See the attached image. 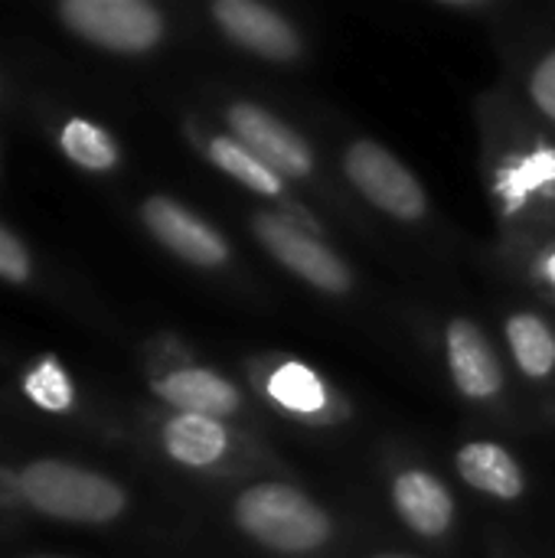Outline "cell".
Instances as JSON below:
<instances>
[{
	"mask_svg": "<svg viewBox=\"0 0 555 558\" xmlns=\"http://www.w3.org/2000/svg\"><path fill=\"white\" fill-rule=\"evenodd\" d=\"M59 144L65 150V157L85 170H95V173H105L118 163V144L114 137L95 124V121H85V118H72L65 121L62 134H59Z\"/></svg>",
	"mask_w": 555,
	"mask_h": 558,
	"instance_id": "ac0fdd59",
	"label": "cell"
},
{
	"mask_svg": "<svg viewBox=\"0 0 555 558\" xmlns=\"http://www.w3.org/2000/svg\"><path fill=\"white\" fill-rule=\"evenodd\" d=\"M252 239L272 255L291 278L307 284L311 291L324 298H347L357 288L350 262L324 239V232H314L281 213L255 209L249 216Z\"/></svg>",
	"mask_w": 555,
	"mask_h": 558,
	"instance_id": "3957f363",
	"label": "cell"
},
{
	"mask_svg": "<svg viewBox=\"0 0 555 558\" xmlns=\"http://www.w3.org/2000/svg\"><path fill=\"white\" fill-rule=\"evenodd\" d=\"M20 494L33 510L69 523H111L128 507L114 481L65 461L29 464L20 474Z\"/></svg>",
	"mask_w": 555,
	"mask_h": 558,
	"instance_id": "277c9868",
	"label": "cell"
},
{
	"mask_svg": "<svg viewBox=\"0 0 555 558\" xmlns=\"http://www.w3.org/2000/svg\"><path fill=\"white\" fill-rule=\"evenodd\" d=\"M438 7L448 10V13H461V16H474V13H491L494 10V3H487V0H438Z\"/></svg>",
	"mask_w": 555,
	"mask_h": 558,
	"instance_id": "603a6c76",
	"label": "cell"
},
{
	"mask_svg": "<svg viewBox=\"0 0 555 558\" xmlns=\"http://www.w3.org/2000/svg\"><path fill=\"white\" fill-rule=\"evenodd\" d=\"M442 360L455 392L478 405L491 409L507 396V366L491 340V333L464 314H455L442 324Z\"/></svg>",
	"mask_w": 555,
	"mask_h": 558,
	"instance_id": "52a82bcc",
	"label": "cell"
},
{
	"mask_svg": "<svg viewBox=\"0 0 555 558\" xmlns=\"http://www.w3.org/2000/svg\"><path fill=\"white\" fill-rule=\"evenodd\" d=\"M141 219L147 232L177 258L196 268H229L232 265V245L229 239L209 226L203 216H196L190 206L170 199V196H150L141 206Z\"/></svg>",
	"mask_w": 555,
	"mask_h": 558,
	"instance_id": "4fadbf2b",
	"label": "cell"
},
{
	"mask_svg": "<svg viewBox=\"0 0 555 558\" xmlns=\"http://www.w3.org/2000/svg\"><path fill=\"white\" fill-rule=\"evenodd\" d=\"M504 347L533 389L555 386V324L536 307H514L504 317Z\"/></svg>",
	"mask_w": 555,
	"mask_h": 558,
	"instance_id": "e0dca14e",
	"label": "cell"
},
{
	"mask_svg": "<svg viewBox=\"0 0 555 558\" xmlns=\"http://www.w3.org/2000/svg\"><path fill=\"white\" fill-rule=\"evenodd\" d=\"M370 558H422V556H409V553H376Z\"/></svg>",
	"mask_w": 555,
	"mask_h": 558,
	"instance_id": "cb8c5ba5",
	"label": "cell"
},
{
	"mask_svg": "<svg viewBox=\"0 0 555 558\" xmlns=\"http://www.w3.org/2000/svg\"><path fill=\"white\" fill-rule=\"evenodd\" d=\"M164 451L186 471H222L242 461L262 464L268 454L249 441L232 422L173 412L160 428Z\"/></svg>",
	"mask_w": 555,
	"mask_h": 558,
	"instance_id": "30bf717a",
	"label": "cell"
},
{
	"mask_svg": "<svg viewBox=\"0 0 555 558\" xmlns=\"http://www.w3.org/2000/svg\"><path fill=\"white\" fill-rule=\"evenodd\" d=\"M209 20L232 46L255 59L291 65L304 56L301 29L281 10L262 0H213Z\"/></svg>",
	"mask_w": 555,
	"mask_h": 558,
	"instance_id": "8fae6325",
	"label": "cell"
},
{
	"mask_svg": "<svg viewBox=\"0 0 555 558\" xmlns=\"http://www.w3.org/2000/svg\"><path fill=\"white\" fill-rule=\"evenodd\" d=\"M255 396L281 418L304 428H343L353 418L350 399L311 363L265 353L245 366Z\"/></svg>",
	"mask_w": 555,
	"mask_h": 558,
	"instance_id": "7a4b0ae2",
	"label": "cell"
},
{
	"mask_svg": "<svg viewBox=\"0 0 555 558\" xmlns=\"http://www.w3.org/2000/svg\"><path fill=\"white\" fill-rule=\"evenodd\" d=\"M232 526L275 558H317L337 539L334 513L301 484L262 477L232 497Z\"/></svg>",
	"mask_w": 555,
	"mask_h": 558,
	"instance_id": "6da1fadb",
	"label": "cell"
},
{
	"mask_svg": "<svg viewBox=\"0 0 555 558\" xmlns=\"http://www.w3.org/2000/svg\"><path fill=\"white\" fill-rule=\"evenodd\" d=\"M0 278L16 281V284L29 278V255L16 242V235H10L3 226H0Z\"/></svg>",
	"mask_w": 555,
	"mask_h": 558,
	"instance_id": "44dd1931",
	"label": "cell"
},
{
	"mask_svg": "<svg viewBox=\"0 0 555 558\" xmlns=\"http://www.w3.org/2000/svg\"><path fill=\"white\" fill-rule=\"evenodd\" d=\"M65 26L111 52H147L164 39V13L147 0H65Z\"/></svg>",
	"mask_w": 555,
	"mask_h": 558,
	"instance_id": "ba28073f",
	"label": "cell"
},
{
	"mask_svg": "<svg viewBox=\"0 0 555 558\" xmlns=\"http://www.w3.org/2000/svg\"><path fill=\"white\" fill-rule=\"evenodd\" d=\"M340 170L347 186L383 216L402 226H419L429 219L432 203L422 180L386 144L373 137L347 141L340 150Z\"/></svg>",
	"mask_w": 555,
	"mask_h": 558,
	"instance_id": "5b68a950",
	"label": "cell"
},
{
	"mask_svg": "<svg viewBox=\"0 0 555 558\" xmlns=\"http://www.w3.org/2000/svg\"><path fill=\"white\" fill-rule=\"evenodd\" d=\"M494 190L507 216H530L555 206V147L536 141L507 150L494 170Z\"/></svg>",
	"mask_w": 555,
	"mask_h": 558,
	"instance_id": "9a60e30c",
	"label": "cell"
},
{
	"mask_svg": "<svg viewBox=\"0 0 555 558\" xmlns=\"http://www.w3.org/2000/svg\"><path fill=\"white\" fill-rule=\"evenodd\" d=\"M226 131L242 141L255 157H262L288 183L314 186L321 183V163L307 137L255 98H232L222 108Z\"/></svg>",
	"mask_w": 555,
	"mask_h": 558,
	"instance_id": "8992f818",
	"label": "cell"
},
{
	"mask_svg": "<svg viewBox=\"0 0 555 558\" xmlns=\"http://www.w3.org/2000/svg\"><path fill=\"white\" fill-rule=\"evenodd\" d=\"M200 144H203L206 160L219 173L236 180L245 193H252L258 203H265V209L281 213V216H288V219H294V222H301V226H307L314 232H324L321 222L307 213L304 199L294 193V186L281 173H275L262 157H255L242 141H236L229 131H206L200 137Z\"/></svg>",
	"mask_w": 555,
	"mask_h": 558,
	"instance_id": "7c38bea8",
	"label": "cell"
},
{
	"mask_svg": "<svg viewBox=\"0 0 555 558\" xmlns=\"http://www.w3.org/2000/svg\"><path fill=\"white\" fill-rule=\"evenodd\" d=\"M154 392L173 412L206 415V418H219V422H232V425L239 418H249V412H252L245 392L229 376H222L213 366H200V363L170 366L167 373H160L154 379Z\"/></svg>",
	"mask_w": 555,
	"mask_h": 558,
	"instance_id": "5bb4252c",
	"label": "cell"
},
{
	"mask_svg": "<svg viewBox=\"0 0 555 558\" xmlns=\"http://www.w3.org/2000/svg\"><path fill=\"white\" fill-rule=\"evenodd\" d=\"M23 389H26V396H29L39 409H46V412H69L72 402H75L72 383H69V376L62 373V366H59L56 360L36 363V366L26 373Z\"/></svg>",
	"mask_w": 555,
	"mask_h": 558,
	"instance_id": "d6986e66",
	"label": "cell"
},
{
	"mask_svg": "<svg viewBox=\"0 0 555 558\" xmlns=\"http://www.w3.org/2000/svg\"><path fill=\"white\" fill-rule=\"evenodd\" d=\"M396 520L422 543H445L458 530V500L448 481L419 461H399L386 481Z\"/></svg>",
	"mask_w": 555,
	"mask_h": 558,
	"instance_id": "9c48e42d",
	"label": "cell"
},
{
	"mask_svg": "<svg viewBox=\"0 0 555 558\" xmlns=\"http://www.w3.org/2000/svg\"><path fill=\"white\" fill-rule=\"evenodd\" d=\"M533 275L540 281V288L550 294V301L555 304V242L546 245L536 258H533Z\"/></svg>",
	"mask_w": 555,
	"mask_h": 558,
	"instance_id": "7402d4cb",
	"label": "cell"
},
{
	"mask_svg": "<svg viewBox=\"0 0 555 558\" xmlns=\"http://www.w3.org/2000/svg\"><path fill=\"white\" fill-rule=\"evenodd\" d=\"M527 98L533 111L555 128V46L543 49L527 72Z\"/></svg>",
	"mask_w": 555,
	"mask_h": 558,
	"instance_id": "ffe728a7",
	"label": "cell"
},
{
	"mask_svg": "<svg viewBox=\"0 0 555 558\" xmlns=\"http://www.w3.org/2000/svg\"><path fill=\"white\" fill-rule=\"evenodd\" d=\"M455 474L461 477L464 487L474 494L497 500V504H520L527 497V471L514 458L510 448L491 438H468L455 448L451 454Z\"/></svg>",
	"mask_w": 555,
	"mask_h": 558,
	"instance_id": "2e32d148",
	"label": "cell"
}]
</instances>
